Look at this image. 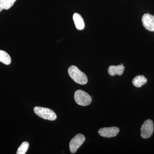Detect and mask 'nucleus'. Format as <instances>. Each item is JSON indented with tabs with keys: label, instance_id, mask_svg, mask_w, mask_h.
<instances>
[{
	"label": "nucleus",
	"instance_id": "obj_1",
	"mask_svg": "<svg viewBox=\"0 0 154 154\" xmlns=\"http://www.w3.org/2000/svg\"><path fill=\"white\" fill-rule=\"evenodd\" d=\"M68 72L69 76L76 83L82 85H85L88 83V77L77 66H71L69 68Z\"/></svg>",
	"mask_w": 154,
	"mask_h": 154
},
{
	"label": "nucleus",
	"instance_id": "obj_2",
	"mask_svg": "<svg viewBox=\"0 0 154 154\" xmlns=\"http://www.w3.org/2000/svg\"><path fill=\"white\" fill-rule=\"evenodd\" d=\"M36 115L44 119L50 121H54L57 118L55 112L49 108L41 107H35L33 109Z\"/></svg>",
	"mask_w": 154,
	"mask_h": 154
},
{
	"label": "nucleus",
	"instance_id": "obj_3",
	"mask_svg": "<svg viewBox=\"0 0 154 154\" xmlns=\"http://www.w3.org/2000/svg\"><path fill=\"white\" fill-rule=\"evenodd\" d=\"M75 101L78 105L81 106H88L92 102V98L85 91L78 90L75 92L74 94Z\"/></svg>",
	"mask_w": 154,
	"mask_h": 154
},
{
	"label": "nucleus",
	"instance_id": "obj_4",
	"mask_svg": "<svg viewBox=\"0 0 154 154\" xmlns=\"http://www.w3.org/2000/svg\"><path fill=\"white\" fill-rule=\"evenodd\" d=\"M141 136L144 139L150 137L154 130V124L151 119H148L144 122L141 127Z\"/></svg>",
	"mask_w": 154,
	"mask_h": 154
},
{
	"label": "nucleus",
	"instance_id": "obj_5",
	"mask_svg": "<svg viewBox=\"0 0 154 154\" xmlns=\"http://www.w3.org/2000/svg\"><path fill=\"white\" fill-rule=\"evenodd\" d=\"M85 140V136L81 134H77L71 140L69 143V149L72 153H75L77 150L82 145Z\"/></svg>",
	"mask_w": 154,
	"mask_h": 154
},
{
	"label": "nucleus",
	"instance_id": "obj_6",
	"mask_svg": "<svg viewBox=\"0 0 154 154\" xmlns=\"http://www.w3.org/2000/svg\"><path fill=\"white\" fill-rule=\"evenodd\" d=\"M119 129L116 127H105L99 129L98 133L100 136L104 137L110 138L116 136L119 132Z\"/></svg>",
	"mask_w": 154,
	"mask_h": 154
},
{
	"label": "nucleus",
	"instance_id": "obj_7",
	"mask_svg": "<svg viewBox=\"0 0 154 154\" xmlns=\"http://www.w3.org/2000/svg\"><path fill=\"white\" fill-rule=\"evenodd\" d=\"M144 27L146 30L154 32V16L151 14H144L142 18Z\"/></svg>",
	"mask_w": 154,
	"mask_h": 154
},
{
	"label": "nucleus",
	"instance_id": "obj_8",
	"mask_svg": "<svg viewBox=\"0 0 154 154\" xmlns=\"http://www.w3.org/2000/svg\"><path fill=\"white\" fill-rule=\"evenodd\" d=\"M125 67L123 65L110 66L108 67V72L109 75L112 76H114L115 75H121L124 71Z\"/></svg>",
	"mask_w": 154,
	"mask_h": 154
},
{
	"label": "nucleus",
	"instance_id": "obj_9",
	"mask_svg": "<svg viewBox=\"0 0 154 154\" xmlns=\"http://www.w3.org/2000/svg\"><path fill=\"white\" fill-rule=\"evenodd\" d=\"M73 19L77 29L82 30L85 27V22L82 17L78 13H75L73 16Z\"/></svg>",
	"mask_w": 154,
	"mask_h": 154
},
{
	"label": "nucleus",
	"instance_id": "obj_10",
	"mask_svg": "<svg viewBox=\"0 0 154 154\" xmlns=\"http://www.w3.org/2000/svg\"><path fill=\"white\" fill-rule=\"evenodd\" d=\"M147 80L143 75H139L135 77L132 80L133 85L136 88H140L145 85Z\"/></svg>",
	"mask_w": 154,
	"mask_h": 154
},
{
	"label": "nucleus",
	"instance_id": "obj_11",
	"mask_svg": "<svg viewBox=\"0 0 154 154\" xmlns=\"http://www.w3.org/2000/svg\"><path fill=\"white\" fill-rule=\"evenodd\" d=\"M17 0H0V12L11 8Z\"/></svg>",
	"mask_w": 154,
	"mask_h": 154
},
{
	"label": "nucleus",
	"instance_id": "obj_12",
	"mask_svg": "<svg viewBox=\"0 0 154 154\" xmlns=\"http://www.w3.org/2000/svg\"><path fill=\"white\" fill-rule=\"evenodd\" d=\"M0 61L2 63L8 65L11 63V57L8 53L3 50H0Z\"/></svg>",
	"mask_w": 154,
	"mask_h": 154
},
{
	"label": "nucleus",
	"instance_id": "obj_13",
	"mask_svg": "<svg viewBox=\"0 0 154 154\" xmlns=\"http://www.w3.org/2000/svg\"><path fill=\"white\" fill-rule=\"evenodd\" d=\"M29 143L27 142H24L19 147L17 151V154H25L28 151L29 147Z\"/></svg>",
	"mask_w": 154,
	"mask_h": 154
},
{
	"label": "nucleus",
	"instance_id": "obj_14",
	"mask_svg": "<svg viewBox=\"0 0 154 154\" xmlns=\"http://www.w3.org/2000/svg\"><path fill=\"white\" fill-rule=\"evenodd\" d=\"M121 65H123V64H122V63H121Z\"/></svg>",
	"mask_w": 154,
	"mask_h": 154
}]
</instances>
